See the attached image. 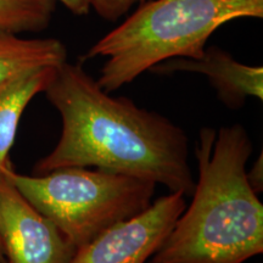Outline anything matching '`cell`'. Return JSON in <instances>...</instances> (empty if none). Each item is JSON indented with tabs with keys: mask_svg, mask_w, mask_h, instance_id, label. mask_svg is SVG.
Here are the masks:
<instances>
[{
	"mask_svg": "<svg viewBox=\"0 0 263 263\" xmlns=\"http://www.w3.org/2000/svg\"><path fill=\"white\" fill-rule=\"evenodd\" d=\"M61 117V136L33 176L90 167L161 184L192 195L189 139L182 128L130 99L111 97L81 64L59 66L44 90Z\"/></svg>",
	"mask_w": 263,
	"mask_h": 263,
	"instance_id": "1",
	"label": "cell"
},
{
	"mask_svg": "<svg viewBox=\"0 0 263 263\" xmlns=\"http://www.w3.org/2000/svg\"><path fill=\"white\" fill-rule=\"evenodd\" d=\"M252 141L242 124L203 127L193 200L147 263H245L263 252V205L249 185Z\"/></svg>",
	"mask_w": 263,
	"mask_h": 263,
	"instance_id": "2",
	"label": "cell"
},
{
	"mask_svg": "<svg viewBox=\"0 0 263 263\" xmlns=\"http://www.w3.org/2000/svg\"><path fill=\"white\" fill-rule=\"evenodd\" d=\"M262 17L263 0H147L83 60L106 59L97 82L112 93L161 62L202 57L207 41L224 24Z\"/></svg>",
	"mask_w": 263,
	"mask_h": 263,
	"instance_id": "3",
	"label": "cell"
},
{
	"mask_svg": "<svg viewBox=\"0 0 263 263\" xmlns=\"http://www.w3.org/2000/svg\"><path fill=\"white\" fill-rule=\"evenodd\" d=\"M6 176L26 200L80 249L153 202L156 184L90 167H65L25 176L9 164Z\"/></svg>",
	"mask_w": 263,
	"mask_h": 263,
	"instance_id": "4",
	"label": "cell"
},
{
	"mask_svg": "<svg viewBox=\"0 0 263 263\" xmlns=\"http://www.w3.org/2000/svg\"><path fill=\"white\" fill-rule=\"evenodd\" d=\"M185 195L170 193L126 221L104 230L80 249L70 263H147L186 207Z\"/></svg>",
	"mask_w": 263,
	"mask_h": 263,
	"instance_id": "5",
	"label": "cell"
},
{
	"mask_svg": "<svg viewBox=\"0 0 263 263\" xmlns=\"http://www.w3.org/2000/svg\"><path fill=\"white\" fill-rule=\"evenodd\" d=\"M0 242L6 263H70L77 251L50 219L43 216L0 173Z\"/></svg>",
	"mask_w": 263,
	"mask_h": 263,
	"instance_id": "6",
	"label": "cell"
},
{
	"mask_svg": "<svg viewBox=\"0 0 263 263\" xmlns=\"http://www.w3.org/2000/svg\"><path fill=\"white\" fill-rule=\"evenodd\" d=\"M150 72L159 74L195 72L206 76L217 98L230 110H240L249 98L263 99L262 66L241 64L216 45L205 48L202 57L171 59L156 65Z\"/></svg>",
	"mask_w": 263,
	"mask_h": 263,
	"instance_id": "7",
	"label": "cell"
},
{
	"mask_svg": "<svg viewBox=\"0 0 263 263\" xmlns=\"http://www.w3.org/2000/svg\"><path fill=\"white\" fill-rule=\"evenodd\" d=\"M58 67L32 68L0 83V173L11 164L9 153L27 105L39 93H44Z\"/></svg>",
	"mask_w": 263,
	"mask_h": 263,
	"instance_id": "8",
	"label": "cell"
},
{
	"mask_svg": "<svg viewBox=\"0 0 263 263\" xmlns=\"http://www.w3.org/2000/svg\"><path fill=\"white\" fill-rule=\"evenodd\" d=\"M66 61L67 49L59 39H26L0 31V83L21 72L45 66L59 67Z\"/></svg>",
	"mask_w": 263,
	"mask_h": 263,
	"instance_id": "9",
	"label": "cell"
},
{
	"mask_svg": "<svg viewBox=\"0 0 263 263\" xmlns=\"http://www.w3.org/2000/svg\"><path fill=\"white\" fill-rule=\"evenodd\" d=\"M55 0H0V31L41 32L50 25Z\"/></svg>",
	"mask_w": 263,
	"mask_h": 263,
	"instance_id": "10",
	"label": "cell"
},
{
	"mask_svg": "<svg viewBox=\"0 0 263 263\" xmlns=\"http://www.w3.org/2000/svg\"><path fill=\"white\" fill-rule=\"evenodd\" d=\"M145 2L147 0H89V5L101 18L106 21H117L134 5Z\"/></svg>",
	"mask_w": 263,
	"mask_h": 263,
	"instance_id": "11",
	"label": "cell"
},
{
	"mask_svg": "<svg viewBox=\"0 0 263 263\" xmlns=\"http://www.w3.org/2000/svg\"><path fill=\"white\" fill-rule=\"evenodd\" d=\"M246 178H248L249 185L257 194L263 192V155L262 151L257 157V160L252 163V166L246 168Z\"/></svg>",
	"mask_w": 263,
	"mask_h": 263,
	"instance_id": "12",
	"label": "cell"
},
{
	"mask_svg": "<svg viewBox=\"0 0 263 263\" xmlns=\"http://www.w3.org/2000/svg\"><path fill=\"white\" fill-rule=\"evenodd\" d=\"M55 2L62 3L72 14L77 16L87 15L90 11L89 0H55Z\"/></svg>",
	"mask_w": 263,
	"mask_h": 263,
	"instance_id": "13",
	"label": "cell"
},
{
	"mask_svg": "<svg viewBox=\"0 0 263 263\" xmlns=\"http://www.w3.org/2000/svg\"><path fill=\"white\" fill-rule=\"evenodd\" d=\"M0 263H6V258H5V254H4V249H3L2 242H0Z\"/></svg>",
	"mask_w": 263,
	"mask_h": 263,
	"instance_id": "14",
	"label": "cell"
}]
</instances>
